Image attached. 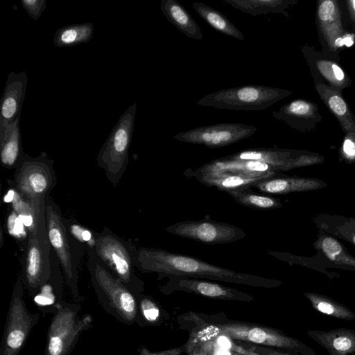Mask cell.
<instances>
[{
  "label": "cell",
  "instance_id": "cell-18",
  "mask_svg": "<svg viewBox=\"0 0 355 355\" xmlns=\"http://www.w3.org/2000/svg\"><path fill=\"white\" fill-rule=\"evenodd\" d=\"M326 184L316 179L279 177L277 175L254 183L252 187L271 194H286L308 191L324 187Z\"/></svg>",
  "mask_w": 355,
  "mask_h": 355
},
{
  "label": "cell",
  "instance_id": "cell-31",
  "mask_svg": "<svg viewBox=\"0 0 355 355\" xmlns=\"http://www.w3.org/2000/svg\"><path fill=\"white\" fill-rule=\"evenodd\" d=\"M184 345L187 355H211L208 341H204L189 335V338Z\"/></svg>",
  "mask_w": 355,
  "mask_h": 355
},
{
  "label": "cell",
  "instance_id": "cell-42",
  "mask_svg": "<svg viewBox=\"0 0 355 355\" xmlns=\"http://www.w3.org/2000/svg\"><path fill=\"white\" fill-rule=\"evenodd\" d=\"M353 225H354V227H355V222H354V223H353Z\"/></svg>",
  "mask_w": 355,
  "mask_h": 355
},
{
  "label": "cell",
  "instance_id": "cell-25",
  "mask_svg": "<svg viewBox=\"0 0 355 355\" xmlns=\"http://www.w3.org/2000/svg\"><path fill=\"white\" fill-rule=\"evenodd\" d=\"M92 22L72 24L59 28L55 33L53 43L58 47H70L87 43L93 37Z\"/></svg>",
  "mask_w": 355,
  "mask_h": 355
},
{
  "label": "cell",
  "instance_id": "cell-14",
  "mask_svg": "<svg viewBox=\"0 0 355 355\" xmlns=\"http://www.w3.org/2000/svg\"><path fill=\"white\" fill-rule=\"evenodd\" d=\"M46 221L50 243L62 268L66 284L73 299L78 300L80 295L78 275L70 250L67 230L60 214L50 202L46 205Z\"/></svg>",
  "mask_w": 355,
  "mask_h": 355
},
{
  "label": "cell",
  "instance_id": "cell-21",
  "mask_svg": "<svg viewBox=\"0 0 355 355\" xmlns=\"http://www.w3.org/2000/svg\"><path fill=\"white\" fill-rule=\"evenodd\" d=\"M21 136L19 119L0 127V158L1 164L13 167L22 157Z\"/></svg>",
  "mask_w": 355,
  "mask_h": 355
},
{
  "label": "cell",
  "instance_id": "cell-13",
  "mask_svg": "<svg viewBox=\"0 0 355 355\" xmlns=\"http://www.w3.org/2000/svg\"><path fill=\"white\" fill-rule=\"evenodd\" d=\"M166 284L159 288L164 295L184 292L205 297L242 302H251L254 297L247 293L224 286L214 281L180 275H168Z\"/></svg>",
  "mask_w": 355,
  "mask_h": 355
},
{
  "label": "cell",
  "instance_id": "cell-6",
  "mask_svg": "<svg viewBox=\"0 0 355 355\" xmlns=\"http://www.w3.org/2000/svg\"><path fill=\"white\" fill-rule=\"evenodd\" d=\"M289 94L286 90L263 85L223 89L207 94L197 105L236 111L265 110Z\"/></svg>",
  "mask_w": 355,
  "mask_h": 355
},
{
  "label": "cell",
  "instance_id": "cell-33",
  "mask_svg": "<svg viewBox=\"0 0 355 355\" xmlns=\"http://www.w3.org/2000/svg\"><path fill=\"white\" fill-rule=\"evenodd\" d=\"M318 14L320 20L322 22L333 19L336 14L335 3L331 0L322 1L319 6Z\"/></svg>",
  "mask_w": 355,
  "mask_h": 355
},
{
  "label": "cell",
  "instance_id": "cell-32",
  "mask_svg": "<svg viewBox=\"0 0 355 355\" xmlns=\"http://www.w3.org/2000/svg\"><path fill=\"white\" fill-rule=\"evenodd\" d=\"M21 3L26 13L34 20H37L44 11L46 0H21Z\"/></svg>",
  "mask_w": 355,
  "mask_h": 355
},
{
  "label": "cell",
  "instance_id": "cell-1",
  "mask_svg": "<svg viewBox=\"0 0 355 355\" xmlns=\"http://www.w3.org/2000/svg\"><path fill=\"white\" fill-rule=\"evenodd\" d=\"M179 328L204 341L225 337L232 342L272 347L294 355H318L300 340L260 324L233 320L224 312L214 314L188 311L177 317Z\"/></svg>",
  "mask_w": 355,
  "mask_h": 355
},
{
  "label": "cell",
  "instance_id": "cell-12",
  "mask_svg": "<svg viewBox=\"0 0 355 355\" xmlns=\"http://www.w3.org/2000/svg\"><path fill=\"white\" fill-rule=\"evenodd\" d=\"M257 127L238 123H223L202 126L176 134L174 139L184 143L220 148L253 135Z\"/></svg>",
  "mask_w": 355,
  "mask_h": 355
},
{
  "label": "cell",
  "instance_id": "cell-35",
  "mask_svg": "<svg viewBox=\"0 0 355 355\" xmlns=\"http://www.w3.org/2000/svg\"><path fill=\"white\" fill-rule=\"evenodd\" d=\"M328 106L337 116H343L347 112V105L343 98L338 95H332L327 100Z\"/></svg>",
  "mask_w": 355,
  "mask_h": 355
},
{
  "label": "cell",
  "instance_id": "cell-22",
  "mask_svg": "<svg viewBox=\"0 0 355 355\" xmlns=\"http://www.w3.org/2000/svg\"><path fill=\"white\" fill-rule=\"evenodd\" d=\"M191 5L197 14L217 31L239 40H244L243 33L218 10L201 2H193Z\"/></svg>",
  "mask_w": 355,
  "mask_h": 355
},
{
  "label": "cell",
  "instance_id": "cell-41",
  "mask_svg": "<svg viewBox=\"0 0 355 355\" xmlns=\"http://www.w3.org/2000/svg\"><path fill=\"white\" fill-rule=\"evenodd\" d=\"M347 3L350 7L352 14L355 15V0L349 1Z\"/></svg>",
  "mask_w": 355,
  "mask_h": 355
},
{
  "label": "cell",
  "instance_id": "cell-28",
  "mask_svg": "<svg viewBox=\"0 0 355 355\" xmlns=\"http://www.w3.org/2000/svg\"><path fill=\"white\" fill-rule=\"evenodd\" d=\"M238 203L250 208L268 210L279 208L282 204L279 199L257 193L250 188H243L227 192Z\"/></svg>",
  "mask_w": 355,
  "mask_h": 355
},
{
  "label": "cell",
  "instance_id": "cell-2",
  "mask_svg": "<svg viewBox=\"0 0 355 355\" xmlns=\"http://www.w3.org/2000/svg\"><path fill=\"white\" fill-rule=\"evenodd\" d=\"M135 263L143 272L157 273L159 279L173 275L265 288L282 284L279 280L238 272L192 256L154 248H140Z\"/></svg>",
  "mask_w": 355,
  "mask_h": 355
},
{
  "label": "cell",
  "instance_id": "cell-38",
  "mask_svg": "<svg viewBox=\"0 0 355 355\" xmlns=\"http://www.w3.org/2000/svg\"><path fill=\"white\" fill-rule=\"evenodd\" d=\"M232 343L230 348L231 355H262L248 348L242 343Z\"/></svg>",
  "mask_w": 355,
  "mask_h": 355
},
{
  "label": "cell",
  "instance_id": "cell-16",
  "mask_svg": "<svg viewBox=\"0 0 355 355\" xmlns=\"http://www.w3.org/2000/svg\"><path fill=\"white\" fill-rule=\"evenodd\" d=\"M277 173L266 174H245L230 172L196 173L191 171L190 175L196 178L200 182L207 186L228 192L230 191L250 188L261 180L271 178Z\"/></svg>",
  "mask_w": 355,
  "mask_h": 355
},
{
  "label": "cell",
  "instance_id": "cell-36",
  "mask_svg": "<svg viewBox=\"0 0 355 355\" xmlns=\"http://www.w3.org/2000/svg\"><path fill=\"white\" fill-rule=\"evenodd\" d=\"M320 162V159L317 157L302 155L295 158H292L285 168V171L293 168L313 164Z\"/></svg>",
  "mask_w": 355,
  "mask_h": 355
},
{
  "label": "cell",
  "instance_id": "cell-26",
  "mask_svg": "<svg viewBox=\"0 0 355 355\" xmlns=\"http://www.w3.org/2000/svg\"><path fill=\"white\" fill-rule=\"evenodd\" d=\"M230 6L252 16L268 13H284L291 3L284 0H223Z\"/></svg>",
  "mask_w": 355,
  "mask_h": 355
},
{
  "label": "cell",
  "instance_id": "cell-30",
  "mask_svg": "<svg viewBox=\"0 0 355 355\" xmlns=\"http://www.w3.org/2000/svg\"><path fill=\"white\" fill-rule=\"evenodd\" d=\"M317 65L320 73L331 83L340 85L345 81V75L343 70L335 62L320 60Z\"/></svg>",
  "mask_w": 355,
  "mask_h": 355
},
{
  "label": "cell",
  "instance_id": "cell-8",
  "mask_svg": "<svg viewBox=\"0 0 355 355\" xmlns=\"http://www.w3.org/2000/svg\"><path fill=\"white\" fill-rule=\"evenodd\" d=\"M14 182L17 193L35 211L46 205V197L55 184L50 161L42 153L37 157L23 155Z\"/></svg>",
  "mask_w": 355,
  "mask_h": 355
},
{
  "label": "cell",
  "instance_id": "cell-20",
  "mask_svg": "<svg viewBox=\"0 0 355 355\" xmlns=\"http://www.w3.org/2000/svg\"><path fill=\"white\" fill-rule=\"evenodd\" d=\"M160 8L166 19L189 38L201 40V28L189 12L176 0H161Z\"/></svg>",
  "mask_w": 355,
  "mask_h": 355
},
{
  "label": "cell",
  "instance_id": "cell-5",
  "mask_svg": "<svg viewBox=\"0 0 355 355\" xmlns=\"http://www.w3.org/2000/svg\"><path fill=\"white\" fill-rule=\"evenodd\" d=\"M28 232L23 282L30 293L35 295L48 282L51 275V243L46 227V206L36 214Z\"/></svg>",
  "mask_w": 355,
  "mask_h": 355
},
{
  "label": "cell",
  "instance_id": "cell-9",
  "mask_svg": "<svg viewBox=\"0 0 355 355\" xmlns=\"http://www.w3.org/2000/svg\"><path fill=\"white\" fill-rule=\"evenodd\" d=\"M40 315L31 313L24 298L23 280L14 286L2 336L0 355H19Z\"/></svg>",
  "mask_w": 355,
  "mask_h": 355
},
{
  "label": "cell",
  "instance_id": "cell-19",
  "mask_svg": "<svg viewBox=\"0 0 355 355\" xmlns=\"http://www.w3.org/2000/svg\"><path fill=\"white\" fill-rule=\"evenodd\" d=\"M280 171L277 166L250 160H236L225 157L213 160L198 168L194 173H223L230 172L245 174H266Z\"/></svg>",
  "mask_w": 355,
  "mask_h": 355
},
{
  "label": "cell",
  "instance_id": "cell-29",
  "mask_svg": "<svg viewBox=\"0 0 355 355\" xmlns=\"http://www.w3.org/2000/svg\"><path fill=\"white\" fill-rule=\"evenodd\" d=\"M319 246L323 254L330 261L355 267V258L349 254L344 247L335 239L323 236L319 241Z\"/></svg>",
  "mask_w": 355,
  "mask_h": 355
},
{
  "label": "cell",
  "instance_id": "cell-17",
  "mask_svg": "<svg viewBox=\"0 0 355 355\" xmlns=\"http://www.w3.org/2000/svg\"><path fill=\"white\" fill-rule=\"evenodd\" d=\"M307 336L322 347L329 355L355 353V330L344 327L329 331L309 330Z\"/></svg>",
  "mask_w": 355,
  "mask_h": 355
},
{
  "label": "cell",
  "instance_id": "cell-15",
  "mask_svg": "<svg viewBox=\"0 0 355 355\" xmlns=\"http://www.w3.org/2000/svg\"><path fill=\"white\" fill-rule=\"evenodd\" d=\"M28 76L25 71L10 72L1 101L0 127L20 119L26 87Z\"/></svg>",
  "mask_w": 355,
  "mask_h": 355
},
{
  "label": "cell",
  "instance_id": "cell-11",
  "mask_svg": "<svg viewBox=\"0 0 355 355\" xmlns=\"http://www.w3.org/2000/svg\"><path fill=\"white\" fill-rule=\"evenodd\" d=\"M165 230L172 234L209 245L232 243L246 236L242 229L234 225L210 219L178 222Z\"/></svg>",
  "mask_w": 355,
  "mask_h": 355
},
{
  "label": "cell",
  "instance_id": "cell-40",
  "mask_svg": "<svg viewBox=\"0 0 355 355\" xmlns=\"http://www.w3.org/2000/svg\"><path fill=\"white\" fill-rule=\"evenodd\" d=\"M345 238L355 245V232L350 233L349 236H345Z\"/></svg>",
  "mask_w": 355,
  "mask_h": 355
},
{
  "label": "cell",
  "instance_id": "cell-7",
  "mask_svg": "<svg viewBox=\"0 0 355 355\" xmlns=\"http://www.w3.org/2000/svg\"><path fill=\"white\" fill-rule=\"evenodd\" d=\"M136 110L135 103L122 114L97 157L99 166L105 171L108 179L114 184L117 183L128 164Z\"/></svg>",
  "mask_w": 355,
  "mask_h": 355
},
{
  "label": "cell",
  "instance_id": "cell-23",
  "mask_svg": "<svg viewBox=\"0 0 355 355\" xmlns=\"http://www.w3.org/2000/svg\"><path fill=\"white\" fill-rule=\"evenodd\" d=\"M290 151L271 149L255 148L238 152L229 158L236 160H250L268 164L279 168V171H285V168L293 158Z\"/></svg>",
  "mask_w": 355,
  "mask_h": 355
},
{
  "label": "cell",
  "instance_id": "cell-27",
  "mask_svg": "<svg viewBox=\"0 0 355 355\" xmlns=\"http://www.w3.org/2000/svg\"><path fill=\"white\" fill-rule=\"evenodd\" d=\"M304 296L311 306L321 313L344 320H355V313L352 310L327 296L309 292Z\"/></svg>",
  "mask_w": 355,
  "mask_h": 355
},
{
  "label": "cell",
  "instance_id": "cell-39",
  "mask_svg": "<svg viewBox=\"0 0 355 355\" xmlns=\"http://www.w3.org/2000/svg\"><path fill=\"white\" fill-rule=\"evenodd\" d=\"M343 150L347 158H355V142L350 138H346L343 144Z\"/></svg>",
  "mask_w": 355,
  "mask_h": 355
},
{
  "label": "cell",
  "instance_id": "cell-34",
  "mask_svg": "<svg viewBox=\"0 0 355 355\" xmlns=\"http://www.w3.org/2000/svg\"><path fill=\"white\" fill-rule=\"evenodd\" d=\"M137 352L138 355H184L185 354V345L155 352L150 350L145 345H141Z\"/></svg>",
  "mask_w": 355,
  "mask_h": 355
},
{
  "label": "cell",
  "instance_id": "cell-24",
  "mask_svg": "<svg viewBox=\"0 0 355 355\" xmlns=\"http://www.w3.org/2000/svg\"><path fill=\"white\" fill-rule=\"evenodd\" d=\"M137 298L139 327L160 326L169 319L168 313L152 297L139 293Z\"/></svg>",
  "mask_w": 355,
  "mask_h": 355
},
{
  "label": "cell",
  "instance_id": "cell-4",
  "mask_svg": "<svg viewBox=\"0 0 355 355\" xmlns=\"http://www.w3.org/2000/svg\"><path fill=\"white\" fill-rule=\"evenodd\" d=\"M81 307L75 303L55 304L48 332L45 355H69L80 335L90 328L91 314L80 315Z\"/></svg>",
  "mask_w": 355,
  "mask_h": 355
},
{
  "label": "cell",
  "instance_id": "cell-3",
  "mask_svg": "<svg viewBox=\"0 0 355 355\" xmlns=\"http://www.w3.org/2000/svg\"><path fill=\"white\" fill-rule=\"evenodd\" d=\"M92 266L90 272L92 284L103 309L123 324H137V294L97 262L94 261Z\"/></svg>",
  "mask_w": 355,
  "mask_h": 355
},
{
  "label": "cell",
  "instance_id": "cell-10",
  "mask_svg": "<svg viewBox=\"0 0 355 355\" xmlns=\"http://www.w3.org/2000/svg\"><path fill=\"white\" fill-rule=\"evenodd\" d=\"M94 248L99 259L125 286L135 294L143 293L144 283L135 275L130 254L120 240L103 234L96 239Z\"/></svg>",
  "mask_w": 355,
  "mask_h": 355
},
{
  "label": "cell",
  "instance_id": "cell-37",
  "mask_svg": "<svg viewBox=\"0 0 355 355\" xmlns=\"http://www.w3.org/2000/svg\"><path fill=\"white\" fill-rule=\"evenodd\" d=\"M246 347L251 349L252 350L259 353L262 355H294L285 351L280 349L268 347L264 346H259L256 345H250L243 343Z\"/></svg>",
  "mask_w": 355,
  "mask_h": 355
}]
</instances>
